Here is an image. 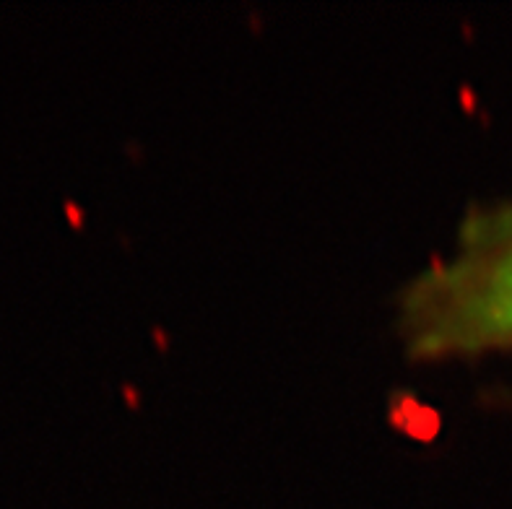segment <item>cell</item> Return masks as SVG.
I'll list each match as a JSON object with an SVG mask.
<instances>
[{
  "instance_id": "6da1fadb",
  "label": "cell",
  "mask_w": 512,
  "mask_h": 509,
  "mask_svg": "<svg viewBox=\"0 0 512 509\" xmlns=\"http://www.w3.org/2000/svg\"><path fill=\"white\" fill-rule=\"evenodd\" d=\"M396 333L414 361L512 348V198L468 211L448 255L403 286Z\"/></svg>"
}]
</instances>
